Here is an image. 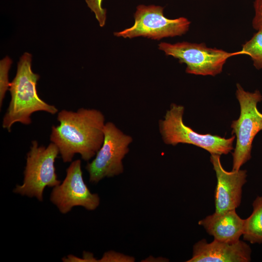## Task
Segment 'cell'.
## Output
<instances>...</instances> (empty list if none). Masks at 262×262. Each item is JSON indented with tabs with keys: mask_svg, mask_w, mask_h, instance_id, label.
<instances>
[{
	"mask_svg": "<svg viewBox=\"0 0 262 262\" xmlns=\"http://www.w3.org/2000/svg\"><path fill=\"white\" fill-rule=\"evenodd\" d=\"M252 206V213L245 219L243 239L251 244H262V196H257Z\"/></svg>",
	"mask_w": 262,
	"mask_h": 262,
	"instance_id": "obj_13",
	"label": "cell"
},
{
	"mask_svg": "<svg viewBox=\"0 0 262 262\" xmlns=\"http://www.w3.org/2000/svg\"><path fill=\"white\" fill-rule=\"evenodd\" d=\"M59 152L58 147L52 142L45 147L39 146L36 141H33L27 154L23 182L16 185L13 192L30 197L34 196L42 201L46 187H54L61 183L54 166Z\"/></svg>",
	"mask_w": 262,
	"mask_h": 262,
	"instance_id": "obj_5",
	"label": "cell"
},
{
	"mask_svg": "<svg viewBox=\"0 0 262 262\" xmlns=\"http://www.w3.org/2000/svg\"><path fill=\"white\" fill-rule=\"evenodd\" d=\"M12 63V60L6 56L0 62V106L2 105L5 94L9 90L10 82L8 80V72Z\"/></svg>",
	"mask_w": 262,
	"mask_h": 262,
	"instance_id": "obj_15",
	"label": "cell"
},
{
	"mask_svg": "<svg viewBox=\"0 0 262 262\" xmlns=\"http://www.w3.org/2000/svg\"><path fill=\"white\" fill-rule=\"evenodd\" d=\"M236 96L240 107V114L237 120L232 121L231 134L236 137L232 153V171H238L251 158L252 143L257 134L262 131V113L257 108L262 100L260 91H245L237 83Z\"/></svg>",
	"mask_w": 262,
	"mask_h": 262,
	"instance_id": "obj_3",
	"label": "cell"
},
{
	"mask_svg": "<svg viewBox=\"0 0 262 262\" xmlns=\"http://www.w3.org/2000/svg\"><path fill=\"white\" fill-rule=\"evenodd\" d=\"M164 8L154 5H139L134 15V24L114 35L132 38L143 36L155 40L181 36L189 30L190 21L185 17L169 19L164 15Z\"/></svg>",
	"mask_w": 262,
	"mask_h": 262,
	"instance_id": "obj_8",
	"label": "cell"
},
{
	"mask_svg": "<svg viewBox=\"0 0 262 262\" xmlns=\"http://www.w3.org/2000/svg\"><path fill=\"white\" fill-rule=\"evenodd\" d=\"M252 250L244 241L230 243L202 239L193 246V255L187 262H249Z\"/></svg>",
	"mask_w": 262,
	"mask_h": 262,
	"instance_id": "obj_11",
	"label": "cell"
},
{
	"mask_svg": "<svg viewBox=\"0 0 262 262\" xmlns=\"http://www.w3.org/2000/svg\"><path fill=\"white\" fill-rule=\"evenodd\" d=\"M32 55L25 52L17 63L16 75L10 82L11 100L3 118L2 127L8 131L16 122L29 125L31 116L36 112L55 114L58 109L43 100L38 96L36 85L40 76L31 68Z\"/></svg>",
	"mask_w": 262,
	"mask_h": 262,
	"instance_id": "obj_2",
	"label": "cell"
},
{
	"mask_svg": "<svg viewBox=\"0 0 262 262\" xmlns=\"http://www.w3.org/2000/svg\"><path fill=\"white\" fill-rule=\"evenodd\" d=\"M102 0H85L88 7L94 13L100 27H103L106 19V10L101 6Z\"/></svg>",
	"mask_w": 262,
	"mask_h": 262,
	"instance_id": "obj_16",
	"label": "cell"
},
{
	"mask_svg": "<svg viewBox=\"0 0 262 262\" xmlns=\"http://www.w3.org/2000/svg\"><path fill=\"white\" fill-rule=\"evenodd\" d=\"M184 111L183 106L172 103L164 118L159 121L160 132L165 144H191L207 150L211 154L220 156L227 155L234 149L235 135L226 138L216 135L198 133L184 123Z\"/></svg>",
	"mask_w": 262,
	"mask_h": 262,
	"instance_id": "obj_4",
	"label": "cell"
},
{
	"mask_svg": "<svg viewBox=\"0 0 262 262\" xmlns=\"http://www.w3.org/2000/svg\"><path fill=\"white\" fill-rule=\"evenodd\" d=\"M57 119L59 125L52 126L50 140L58 147L64 163L71 162L77 153L86 161L96 155L104 137L105 117L100 111L63 110Z\"/></svg>",
	"mask_w": 262,
	"mask_h": 262,
	"instance_id": "obj_1",
	"label": "cell"
},
{
	"mask_svg": "<svg viewBox=\"0 0 262 262\" xmlns=\"http://www.w3.org/2000/svg\"><path fill=\"white\" fill-rule=\"evenodd\" d=\"M244 223L245 219L240 218L234 209L223 213L215 212L200 220L198 224L214 239L233 243L240 240L243 235Z\"/></svg>",
	"mask_w": 262,
	"mask_h": 262,
	"instance_id": "obj_12",
	"label": "cell"
},
{
	"mask_svg": "<svg viewBox=\"0 0 262 262\" xmlns=\"http://www.w3.org/2000/svg\"><path fill=\"white\" fill-rule=\"evenodd\" d=\"M241 51L250 57L256 69H262V29L243 45Z\"/></svg>",
	"mask_w": 262,
	"mask_h": 262,
	"instance_id": "obj_14",
	"label": "cell"
},
{
	"mask_svg": "<svg viewBox=\"0 0 262 262\" xmlns=\"http://www.w3.org/2000/svg\"><path fill=\"white\" fill-rule=\"evenodd\" d=\"M104 141L96 157L85 168L89 181L97 183L105 177L110 178L124 171L123 159L129 151L132 137L123 133L111 122L105 123Z\"/></svg>",
	"mask_w": 262,
	"mask_h": 262,
	"instance_id": "obj_7",
	"label": "cell"
},
{
	"mask_svg": "<svg viewBox=\"0 0 262 262\" xmlns=\"http://www.w3.org/2000/svg\"><path fill=\"white\" fill-rule=\"evenodd\" d=\"M210 161L217 179L215 212L223 213L236 210L241 204L242 187L246 182V171H226L222 165L219 155L211 154Z\"/></svg>",
	"mask_w": 262,
	"mask_h": 262,
	"instance_id": "obj_10",
	"label": "cell"
},
{
	"mask_svg": "<svg viewBox=\"0 0 262 262\" xmlns=\"http://www.w3.org/2000/svg\"><path fill=\"white\" fill-rule=\"evenodd\" d=\"M254 16L252 24L257 31L262 29V0H255L254 2Z\"/></svg>",
	"mask_w": 262,
	"mask_h": 262,
	"instance_id": "obj_17",
	"label": "cell"
},
{
	"mask_svg": "<svg viewBox=\"0 0 262 262\" xmlns=\"http://www.w3.org/2000/svg\"><path fill=\"white\" fill-rule=\"evenodd\" d=\"M63 181L53 187L50 196L51 202L63 214L75 206H82L87 210H95L99 205L97 194L92 193L85 183L81 168V161L72 162L67 168Z\"/></svg>",
	"mask_w": 262,
	"mask_h": 262,
	"instance_id": "obj_9",
	"label": "cell"
},
{
	"mask_svg": "<svg viewBox=\"0 0 262 262\" xmlns=\"http://www.w3.org/2000/svg\"><path fill=\"white\" fill-rule=\"evenodd\" d=\"M159 49L168 56L186 65V73L196 75L215 76L222 72L227 60L241 51L229 52L221 49L207 47L204 43L187 42L170 44L161 42Z\"/></svg>",
	"mask_w": 262,
	"mask_h": 262,
	"instance_id": "obj_6",
	"label": "cell"
}]
</instances>
